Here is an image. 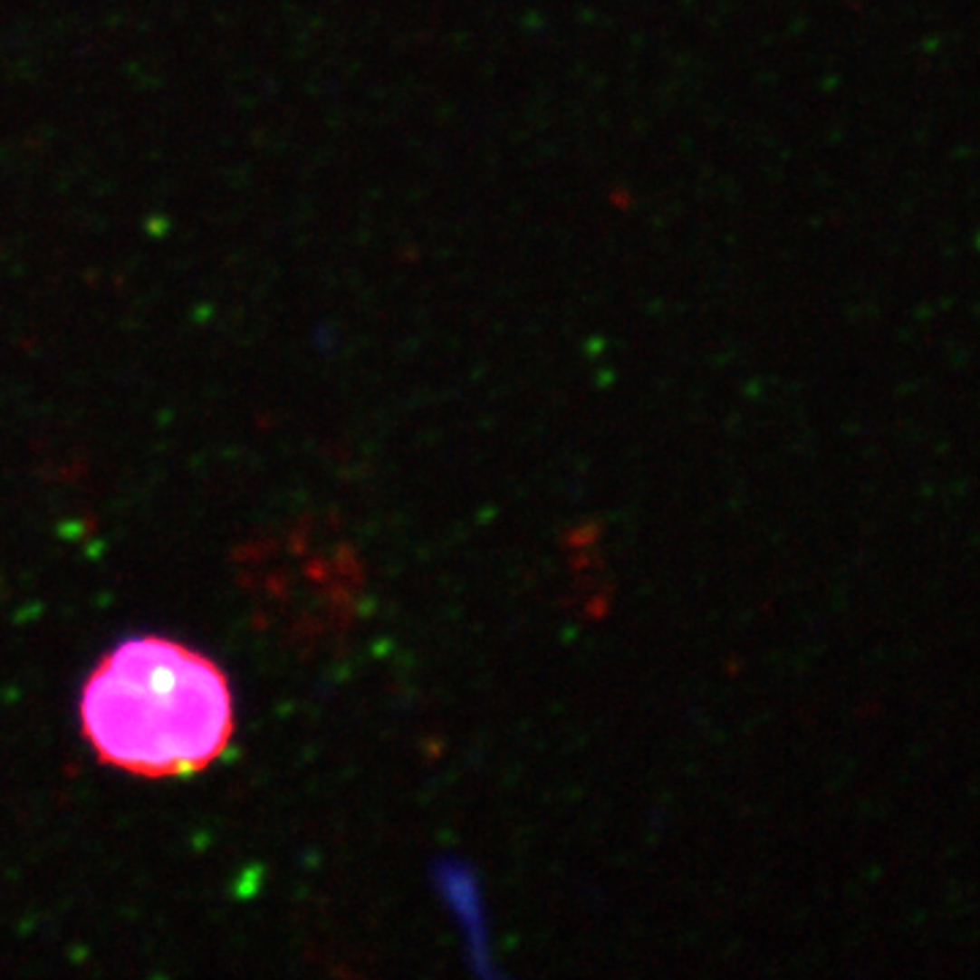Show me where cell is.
I'll use <instances>...</instances> for the list:
<instances>
[{
  "instance_id": "cell-1",
  "label": "cell",
  "mask_w": 980,
  "mask_h": 980,
  "mask_svg": "<svg viewBox=\"0 0 980 980\" xmlns=\"http://www.w3.org/2000/svg\"><path fill=\"white\" fill-rule=\"evenodd\" d=\"M80 719L104 763L139 776H180L226 749L235 706L213 659L178 640L142 635L93 668Z\"/></svg>"
}]
</instances>
